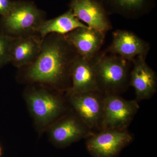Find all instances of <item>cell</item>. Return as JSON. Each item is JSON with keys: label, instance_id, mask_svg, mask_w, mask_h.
Wrapping results in <instances>:
<instances>
[{"label": "cell", "instance_id": "cell-10", "mask_svg": "<svg viewBox=\"0 0 157 157\" xmlns=\"http://www.w3.org/2000/svg\"><path fill=\"white\" fill-rule=\"evenodd\" d=\"M150 49L148 42L136 34L125 30H117L113 34L108 51L129 62L137 56L146 57Z\"/></svg>", "mask_w": 157, "mask_h": 157}, {"label": "cell", "instance_id": "cell-12", "mask_svg": "<svg viewBox=\"0 0 157 157\" xmlns=\"http://www.w3.org/2000/svg\"><path fill=\"white\" fill-rule=\"evenodd\" d=\"M105 35L103 32L87 27L76 29L65 36L79 56L91 60L101 49Z\"/></svg>", "mask_w": 157, "mask_h": 157}, {"label": "cell", "instance_id": "cell-9", "mask_svg": "<svg viewBox=\"0 0 157 157\" xmlns=\"http://www.w3.org/2000/svg\"><path fill=\"white\" fill-rule=\"evenodd\" d=\"M70 9L88 27L106 33L112 29L103 2L100 0H71Z\"/></svg>", "mask_w": 157, "mask_h": 157}, {"label": "cell", "instance_id": "cell-6", "mask_svg": "<svg viewBox=\"0 0 157 157\" xmlns=\"http://www.w3.org/2000/svg\"><path fill=\"white\" fill-rule=\"evenodd\" d=\"M104 95L101 130L127 129L138 112V102L125 100L119 95Z\"/></svg>", "mask_w": 157, "mask_h": 157}, {"label": "cell", "instance_id": "cell-17", "mask_svg": "<svg viewBox=\"0 0 157 157\" xmlns=\"http://www.w3.org/2000/svg\"><path fill=\"white\" fill-rule=\"evenodd\" d=\"M14 39L0 32V68L10 63L11 45Z\"/></svg>", "mask_w": 157, "mask_h": 157}, {"label": "cell", "instance_id": "cell-16", "mask_svg": "<svg viewBox=\"0 0 157 157\" xmlns=\"http://www.w3.org/2000/svg\"><path fill=\"white\" fill-rule=\"evenodd\" d=\"M153 0H104L109 10L127 17L143 14L151 6Z\"/></svg>", "mask_w": 157, "mask_h": 157}, {"label": "cell", "instance_id": "cell-4", "mask_svg": "<svg viewBox=\"0 0 157 157\" xmlns=\"http://www.w3.org/2000/svg\"><path fill=\"white\" fill-rule=\"evenodd\" d=\"M98 88L104 95H119L129 85L128 61L116 55H99L93 58Z\"/></svg>", "mask_w": 157, "mask_h": 157}, {"label": "cell", "instance_id": "cell-14", "mask_svg": "<svg viewBox=\"0 0 157 157\" xmlns=\"http://www.w3.org/2000/svg\"><path fill=\"white\" fill-rule=\"evenodd\" d=\"M68 91L74 93L100 92L93 59L88 60L78 56L72 67L71 86Z\"/></svg>", "mask_w": 157, "mask_h": 157}, {"label": "cell", "instance_id": "cell-19", "mask_svg": "<svg viewBox=\"0 0 157 157\" xmlns=\"http://www.w3.org/2000/svg\"><path fill=\"white\" fill-rule=\"evenodd\" d=\"M2 155V148L1 145H0V157H1Z\"/></svg>", "mask_w": 157, "mask_h": 157}, {"label": "cell", "instance_id": "cell-18", "mask_svg": "<svg viewBox=\"0 0 157 157\" xmlns=\"http://www.w3.org/2000/svg\"><path fill=\"white\" fill-rule=\"evenodd\" d=\"M13 1L0 0V14L1 16L5 15L11 9Z\"/></svg>", "mask_w": 157, "mask_h": 157}, {"label": "cell", "instance_id": "cell-5", "mask_svg": "<svg viewBox=\"0 0 157 157\" xmlns=\"http://www.w3.org/2000/svg\"><path fill=\"white\" fill-rule=\"evenodd\" d=\"M66 94L73 112L93 132L100 131L104 95L98 91L74 93L69 91Z\"/></svg>", "mask_w": 157, "mask_h": 157}, {"label": "cell", "instance_id": "cell-8", "mask_svg": "<svg viewBox=\"0 0 157 157\" xmlns=\"http://www.w3.org/2000/svg\"><path fill=\"white\" fill-rule=\"evenodd\" d=\"M46 131L50 141L59 147L67 146L94 133L73 112L66 113Z\"/></svg>", "mask_w": 157, "mask_h": 157}, {"label": "cell", "instance_id": "cell-2", "mask_svg": "<svg viewBox=\"0 0 157 157\" xmlns=\"http://www.w3.org/2000/svg\"><path fill=\"white\" fill-rule=\"evenodd\" d=\"M63 93L43 85L29 84L25 91L24 98L30 113L40 132L67 113Z\"/></svg>", "mask_w": 157, "mask_h": 157}, {"label": "cell", "instance_id": "cell-13", "mask_svg": "<svg viewBox=\"0 0 157 157\" xmlns=\"http://www.w3.org/2000/svg\"><path fill=\"white\" fill-rule=\"evenodd\" d=\"M42 42V38L39 34L14 38L10 63L19 69L30 65L39 56Z\"/></svg>", "mask_w": 157, "mask_h": 157}, {"label": "cell", "instance_id": "cell-11", "mask_svg": "<svg viewBox=\"0 0 157 157\" xmlns=\"http://www.w3.org/2000/svg\"><path fill=\"white\" fill-rule=\"evenodd\" d=\"M145 58L137 56L132 62L133 67L130 72L129 85L135 90L137 102L150 99L156 91L157 76Z\"/></svg>", "mask_w": 157, "mask_h": 157}, {"label": "cell", "instance_id": "cell-7", "mask_svg": "<svg viewBox=\"0 0 157 157\" xmlns=\"http://www.w3.org/2000/svg\"><path fill=\"white\" fill-rule=\"evenodd\" d=\"M86 138V148L93 156L116 157L133 137L127 129H106L94 132Z\"/></svg>", "mask_w": 157, "mask_h": 157}, {"label": "cell", "instance_id": "cell-3", "mask_svg": "<svg viewBox=\"0 0 157 157\" xmlns=\"http://www.w3.org/2000/svg\"><path fill=\"white\" fill-rule=\"evenodd\" d=\"M45 20V12L33 2L13 1L8 13L1 16L0 32L14 38L38 34Z\"/></svg>", "mask_w": 157, "mask_h": 157}, {"label": "cell", "instance_id": "cell-15", "mask_svg": "<svg viewBox=\"0 0 157 157\" xmlns=\"http://www.w3.org/2000/svg\"><path fill=\"white\" fill-rule=\"evenodd\" d=\"M87 27L80 21L69 9L58 17L45 20L39 27L38 33L43 39L49 34L66 35L76 29Z\"/></svg>", "mask_w": 157, "mask_h": 157}, {"label": "cell", "instance_id": "cell-1", "mask_svg": "<svg viewBox=\"0 0 157 157\" xmlns=\"http://www.w3.org/2000/svg\"><path fill=\"white\" fill-rule=\"evenodd\" d=\"M79 55L65 35L50 33L42 39L39 56L32 64L20 69L29 84H39L63 93L71 86V71Z\"/></svg>", "mask_w": 157, "mask_h": 157}]
</instances>
